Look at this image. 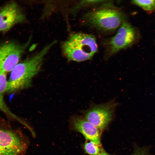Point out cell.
<instances>
[{"mask_svg": "<svg viewBox=\"0 0 155 155\" xmlns=\"http://www.w3.org/2000/svg\"><path fill=\"white\" fill-rule=\"evenodd\" d=\"M117 103L113 100L92 106L84 113L85 119L101 131L105 129L112 119Z\"/></svg>", "mask_w": 155, "mask_h": 155, "instance_id": "8992f818", "label": "cell"}, {"mask_svg": "<svg viewBox=\"0 0 155 155\" xmlns=\"http://www.w3.org/2000/svg\"><path fill=\"white\" fill-rule=\"evenodd\" d=\"M31 39L23 44L15 41L0 43V74L11 71L18 63L22 55L29 45Z\"/></svg>", "mask_w": 155, "mask_h": 155, "instance_id": "5b68a950", "label": "cell"}, {"mask_svg": "<svg viewBox=\"0 0 155 155\" xmlns=\"http://www.w3.org/2000/svg\"><path fill=\"white\" fill-rule=\"evenodd\" d=\"M86 142L84 145V148L86 152L91 155H97L100 149V146L93 141L89 140Z\"/></svg>", "mask_w": 155, "mask_h": 155, "instance_id": "7c38bea8", "label": "cell"}, {"mask_svg": "<svg viewBox=\"0 0 155 155\" xmlns=\"http://www.w3.org/2000/svg\"><path fill=\"white\" fill-rule=\"evenodd\" d=\"M7 82L6 74H0V110L9 116L16 119L21 122L22 121L13 114L10 111L5 102L4 94L6 92Z\"/></svg>", "mask_w": 155, "mask_h": 155, "instance_id": "30bf717a", "label": "cell"}, {"mask_svg": "<svg viewBox=\"0 0 155 155\" xmlns=\"http://www.w3.org/2000/svg\"><path fill=\"white\" fill-rule=\"evenodd\" d=\"M107 1L85 14L84 18L93 27L104 31H112L120 26L124 22V17L120 10Z\"/></svg>", "mask_w": 155, "mask_h": 155, "instance_id": "3957f363", "label": "cell"}, {"mask_svg": "<svg viewBox=\"0 0 155 155\" xmlns=\"http://www.w3.org/2000/svg\"><path fill=\"white\" fill-rule=\"evenodd\" d=\"M131 155H148V152L146 148H139L135 150Z\"/></svg>", "mask_w": 155, "mask_h": 155, "instance_id": "5bb4252c", "label": "cell"}, {"mask_svg": "<svg viewBox=\"0 0 155 155\" xmlns=\"http://www.w3.org/2000/svg\"><path fill=\"white\" fill-rule=\"evenodd\" d=\"M62 48L68 60L78 62L91 59L98 49L94 36L82 32L72 34L64 42Z\"/></svg>", "mask_w": 155, "mask_h": 155, "instance_id": "7a4b0ae2", "label": "cell"}, {"mask_svg": "<svg viewBox=\"0 0 155 155\" xmlns=\"http://www.w3.org/2000/svg\"><path fill=\"white\" fill-rule=\"evenodd\" d=\"M98 155H111L107 153L102 148L100 149V151Z\"/></svg>", "mask_w": 155, "mask_h": 155, "instance_id": "9a60e30c", "label": "cell"}, {"mask_svg": "<svg viewBox=\"0 0 155 155\" xmlns=\"http://www.w3.org/2000/svg\"><path fill=\"white\" fill-rule=\"evenodd\" d=\"M71 125L73 129L82 133L86 139L93 141L101 146V131L85 118L80 116L73 117Z\"/></svg>", "mask_w": 155, "mask_h": 155, "instance_id": "9c48e42d", "label": "cell"}, {"mask_svg": "<svg viewBox=\"0 0 155 155\" xmlns=\"http://www.w3.org/2000/svg\"><path fill=\"white\" fill-rule=\"evenodd\" d=\"M104 0H84L81 1L75 7V10L78 9L84 6L99 3H102L106 1Z\"/></svg>", "mask_w": 155, "mask_h": 155, "instance_id": "4fadbf2b", "label": "cell"}, {"mask_svg": "<svg viewBox=\"0 0 155 155\" xmlns=\"http://www.w3.org/2000/svg\"><path fill=\"white\" fill-rule=\"evenodd\" d=\"M131 2L145 11H152L155 9V0H135L132 1Z\"/></svg>", "mask_w": 155, "mask_h": 155, "instance_id": "8fae6325", "label": "cell"}, {"mask_svg": "<svg viewBox=\"0 0 155 155\" xmlns=\"http://www.w3.org/2000/svg\"><path fill=\"white\" fill-rule=\"evenodd\" d=\"M29 144L24 133L0 117V155H22Z\"/></svg>", "mask_w": 155, "mask_h": 155, "instance_id": "277c9868", "label": "cell"}, {"mask_svg": "<svg viewBox=\"0 0 155 155\" xmlns=\"http://www.w3.org/2000/svg\"><path fill=\"white\" fill-rule=\"evenodd\" d=\"M135 38L134 28L129 23L124 21L116 34L109 41V53L114 54L130 45Z\"/></svg>", "mask_w": 155, "mask_h": 155, "instance_id": "52a82bcc", "label": "cell"}, {"mask_svg": "<svg viewBox=\"0 0 155 155\" xmlns=\"http://www.w3.org/2000/svg\"><path fill=\"white\" fill-rule=\"evenodd\" d=\"M56 43L53 41L35 55L18 63L11 71L6 92L13 93L30 86L33 78L40 70L45 56Z\"/></svg>", "mask_w": 155, "mask_h": 155, "instance_id": "6da1fadb", "label": "cell"}, {"mask_svg": "<svg viewBox=\"0 0 155 155\" xmlns=\"http://www.w3.org/2000/svg\"><path fill=\"white\" fill-rule=\"evenodd\" d=\"M25 19L21 9L16 3H8L0 10V32H5Z\"/></svg>", "mask_w": 155, "mask_h": 155, "instance_id": "ba28073f", "label": "cell"}]
</instances>
